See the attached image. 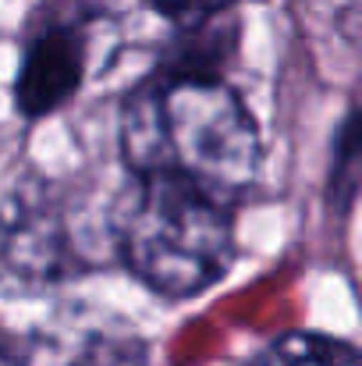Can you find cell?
I'll list each match as a JSON object with an SVG mask.
<instances>
[{"label": "cell", "instance_id": "6da1fadb", "mask_svg": "<svg viewBox=\"0 0 362 366\" xmlns=\"http://www.w3.org/2000/svg\"><path fill=\"white\" fill-rule=\"evenodd\" d=\"M121 157L135 178L171 174L231 199L263 164L259 128L221 75L153 71L121 107Z\"/></svg>", "mask_w": 362, "mask_h": 366}, {"label": "cell", "instance_id": "7a4b0ae2", "mask_svg": "<svg viewBox=\"0 0 362 366\" xmlns=\"http://www.w3.org/2000/svg\"><path fill=\"white\" fill-rule=\"evenodd\" d=\"M111 232L124 267L167 299L206 292L235 259L228 199L171 174L135 178L111 214Z\"/></svg>", "mask_w": 362, "mask_h": 366}, {"label": "cell", "instance_id": "3957f363", "mask_svg": "<svg viewBox=\"0 0 362 366\" xmlns=\"http://www.w3.org/2000/svg\"><path fill=\"white\" fill-rule=\"evenodd\" d=\"M86 256L75 242L61 196L29 178L0 199V288L7 295H36L75 277Z\"/></svg>", "mask_w": 362, "mask_h": 366}, {"label": "cell", "instance_id": "277c9868", "mask_svg": "<svg viewBox=\"0 0 362 366\" xmlns=\"http://www.w3.org/2000/svg\"><path fill=\"white\" fill-rule=\"evenodd\" d=\"M89 32L93 25L82 11H57L32 29L14 79V100L25 118L54 114L79 93L89 64Z\"/></svg>", "mask_w": 362, "mask_h": 366}, {"label": "cell", "instance_id": "5b68a950", "mask_svg": "<svg viewBox=\"0 0 362 366\" xmlns=\"http://www.w3.org/2000/svg\"><path fill=\"white\" fill-rule=\"evenodd\" d=\"M256 366H362V352L331 335L291 331L270 342Z\"/></svg>", "mask_w": 362, "mask_h": 366}, {"label": "cell", "instance_id": "8992f818", "mask_svg": "<svg viewBox=\"0 0 362 366\" xmlns=\"http://www.w3.org/2000/svg\"><path fill=\"white\" fill-rule=\"evenodd\" d=\"M54 366H142V342L121 327H82Z\"/></svg>", "mask_w": 362, "mask_h": 366}, {"label": "cell", "instance_id": "52a82bcc", "mask_svg": "<svg viewBox=\"0 0 362 366\" xmlns=\"http://www.w3.org/2000/svg\"><path fill=\"white\" fill-rule=\"evenodd\" d=\"M359 164H362V114L348 118L341 142H338V164H334V203H352L359 189Z\"/></svg>", "mask_w": 362, "mask_h": 366}, {"label": "cell", "instance_id": "ba28073f", "mask_svg": "<svg viewBox=\"0 0 362 366\" xmlns=\"http://www.w3.org/2000/svg\"><path fill=\"white\" fill-rule=\"evenodd\" d=\"M153 11H160V14H171V18H192V14H203V11H210V7H221L224 0H146Z\"/></svg>", "mask_w": 362, "mask_h": 366}, {"label": "cell", "instance_id": "9c48e42d", "mask_svg": "<svg viewBox=\"0 0 362 366\" xmlns=\"http://www.w3.org/2000/svg\"><path fill=\"white\" fill-rule=\"evenodd\" d=\"M338 25H341L345 39H348V43H352V46L362 54V0H348V4L341 7Z\"/></svg>", "mask_w": 362, "mask_h": 366}, {"label": "cell", "instance_id": "30bf717a", "mask_svg": "<svg viewBox=\"0 0 362 366\" xmlns=\"http://www.w3.org/2000/svg\"><path fill=\"white\" fill-rule=\"evenodd\" d=\"M0 366H29L25 363V356L7 342V335H4V331H0Z\"/></svg>", "mask_w": 362, "mask_h": 366}]
</instances>
